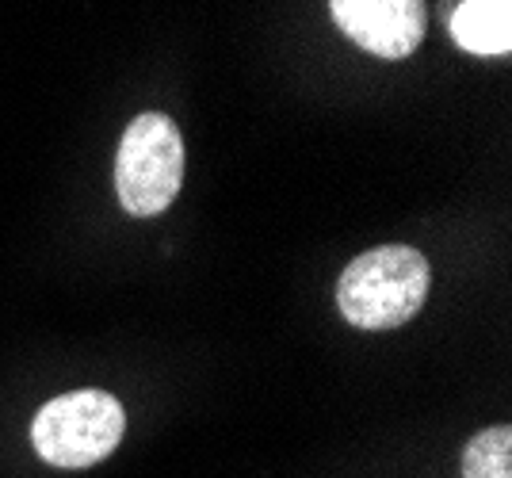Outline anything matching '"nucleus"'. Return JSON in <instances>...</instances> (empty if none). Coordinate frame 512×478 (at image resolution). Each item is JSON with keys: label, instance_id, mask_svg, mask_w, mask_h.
Listing matches in <instances>:
<instances>
[{"label": "nucleus", "instance_id": "1", "mask_svg": "<svg viewBox=\"0 0 512 478\" xmlns=\"http://www.w3.org/2000/svg\"><path fill=\"white\" fill-rule=\"evenodd\" d=\"M432 272L409 245H379L348 264L337 280V306L356 329L383 333L406 326L425 306Z\"/></svg>", "mask_w": 512, "mask_h": 478}, {"label": "nucleus", "instance_id": "2", "mask_svg": "<svg viewBox=\"0 0 512 478\" xmlns=\"http://www.w3.org/2000/svg\"><path fill=\"white\" fill-rule=\"evenodd\" d=\"M184 134L161 111H142L115 153V192L123 211L134 218H153L169 211L184 188Z\"/></svg>", "mask_w": 512, "mask_h": 478}, {"label": "nucleus", "instance_id": "3", "mask_svg": "<svg viewBox=\"0 0 512 478\" xmlns=\"http://www.w3.org/2000/svg\"><path fill=\"white\" fill-rule=\"evenodd\" d=\"M127 433V413L107 391H73L50 398L31 421V444L50 467L81 471L104 463Z\"/></svg>", "mask_w": 512, "mask_h": 478}, {"label": "nucleus", "instance_id": "4", "mask_svg": "<svg viewBox=\"0 0 512 478\" xmlns=\"http://www.w3.org/2000/svg\"><path fill=\"white\" fill-rule=\"evenodd\" d=\"M329 12L344 39L386 62H402L425 43V0H329Z\"/></svg>", "mask_w": 512, "mask_h": 478}, {"label": "nucleus", "instance_id": "5", "mask_svg": "<svg viewBox=\"0 0 512 478\" xmlns=\"http://www.w3.org/2000/svg\"><path fill=\"white\" fill-rule=\"evenodd\" d=\"M451 39L478 58H505L512 50V0H463L448 12Z\"/></svg>", "mask_w": 512, "mask_h": 478}, {"label": "nucleus", "instance_id": "6", "mask_svg": "<svg viewBox=\"0 0 512 478\" xmlns=\"http://www.w3.org/2000/svg\"><path fill=\"white\" fill-rule=\"evenodd\" d=\"M463 478H512V429L493 425L463 448Z\"/></svg>", "mask_w": 512, "mask_h": 478}, {"label": "nucleus", "instance_id": "7", "mask_svg": "<svg viewBox=\"0 0 512 478\" xmlns=\"http://www.w3.org/2000/svg\"><path fill=\"white\" fill-rule=\"evenodd\" d=\"M459 4H463V0H448V12H451V8H459Z\"/></svg>", "mask_w": 512, "mask_h": 478}]
</instances>
